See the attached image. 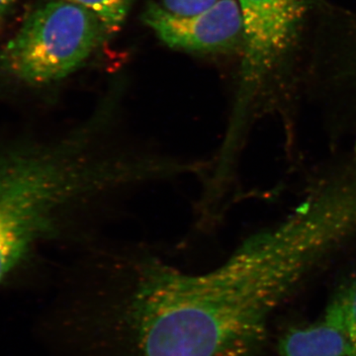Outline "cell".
<instances>
[{"instance_id":"6da1fadb","label":"cell","mask_w":356,"mask_h":356,"mask_svg":"<svg viewBox=\"0 0 356 356\" xmlns=\"http://www.w3.org/2000/svg\"><path fill=\"white\" fill-rule=\"evenodd\" d=\"M309 274L264 231L205 273L152 259L140 267L123 309L133 355L254 356L274 312Z\"/></svg>"},{"instance_id":"7a4b0ae2","label":"cell","mask_w":356,"mask_h":356,"mask_svg":"<svg viewBox=\"0 0 356 356\" xmlns=\"http://www.w3.org/2000/svg\"><path fill=\"white\" fill-rule=\"evenodd\" d=\"M100 129L88 123L58 142L0 154V282L50 236L70 206L146 177L143 159L95 151Z\"/></svg>"},{"instance_id":"3957f363","label":"cell","mask_w":356,"mask_h":356,"mask_svg":"<svg viewBox=\"0 0 356 356\" xmlns=\"http://www.w3.org/2000/svg\"><path fill=\"white\" fill-rule=\"evenodd\" d=\"M243 44L238 88L220 156L235 161L248 122L293 83L315 0H236Z\"/></svg>"},{"instance_id":"277c9868","label":"cell","mask_w":356,"mask_h":356,"mask_svg":"<svg viewBox=\"0 0 356 356\" xmlns=\"http://www.w3.org/2000/svg\"><path fill=\"white\" fill-rule=\"evenodd\" d=\"M110 37L95 13L72 0H50L0 51V69L30 86L58 83L76 72Z\"/></svg>"},{"instance_id":"5b68a950","label":"cell","mask_w":356,"mask_h":356,"mask_svg":"<svg viewBox=\"0 0 356 356\" xmlns=\"http://www.w3.org/2000/svg\"><path fill=\"white\" fill-rule=\"evenodd\" d=\"M144 24L173 50L212 56H241L243 18L236 0H219L207 10L191 16L177 15L156 2L142 14Z\"/></svg>"},{"instance_id":"8992f818","label":"cell","mask_w":356,"mask_h":356,"mask_svg":"<svg viewBox=\"0 0 356 356\" xmlns=\"http://www.w3.org/2000/svg\"><path fill=\"white\" fill-rule=\"evenodd\" d=\"M281 356H356V348L343 327L325 315L308 327H293L281 337Z\"/></svg>"},{"instance_id":"52a82bcc","label":"cell","mask_w":356,"mask_h":356,"mask_svg":"<svg viewBox=\"0 0 356 356\" xmlns=\"http://www.w3.org/2000/svg\"><path fill=\"white\" fill-rule=\"evenodd\" d=\"M95 13L109 36L121 29L125 23L133 0H72Z\"/></svg>"},{"instance_id":"ba28073f","label":"cell","mask_w":356,"mask_h":356,"mask_svg":"<svg viewBox=\"0 0 356 356\" xmlns=\"http://www.w3.org/2000/svg\"><path fill=\"white\" fill-rule=\"evenodd\" d=\"M325 314L343 327L356 348V280L337 295Z\"/></svg>"},{"instance_id":"9c48e42d","label":"cell","mask_w":356,"mask_h":356,"mask_svg":"<svg viewBox=\"0 0 356 356\" xmlns=\"http://www.w3.org/2000/svg\"><path fill=\"white\" fill-rule=\"evenodd\" d=\"M161 6L173 14L191 16L207 10L219 0H159Z\"/></svg>"},{"instance_id":"30bf717a","label":"cell","mask_w":356,"mask_h":356,"mask_svg":"<svg viewBox=\"0 0 356 356\" xmlns=\"http://www.w3.org/2000/svg\"><path fill=\"white\" fill-rule=\"evenodd\" d=\"M14 2H15V0H0V17L6 15L10 10Z\"/></svg>"}]
</instances>
